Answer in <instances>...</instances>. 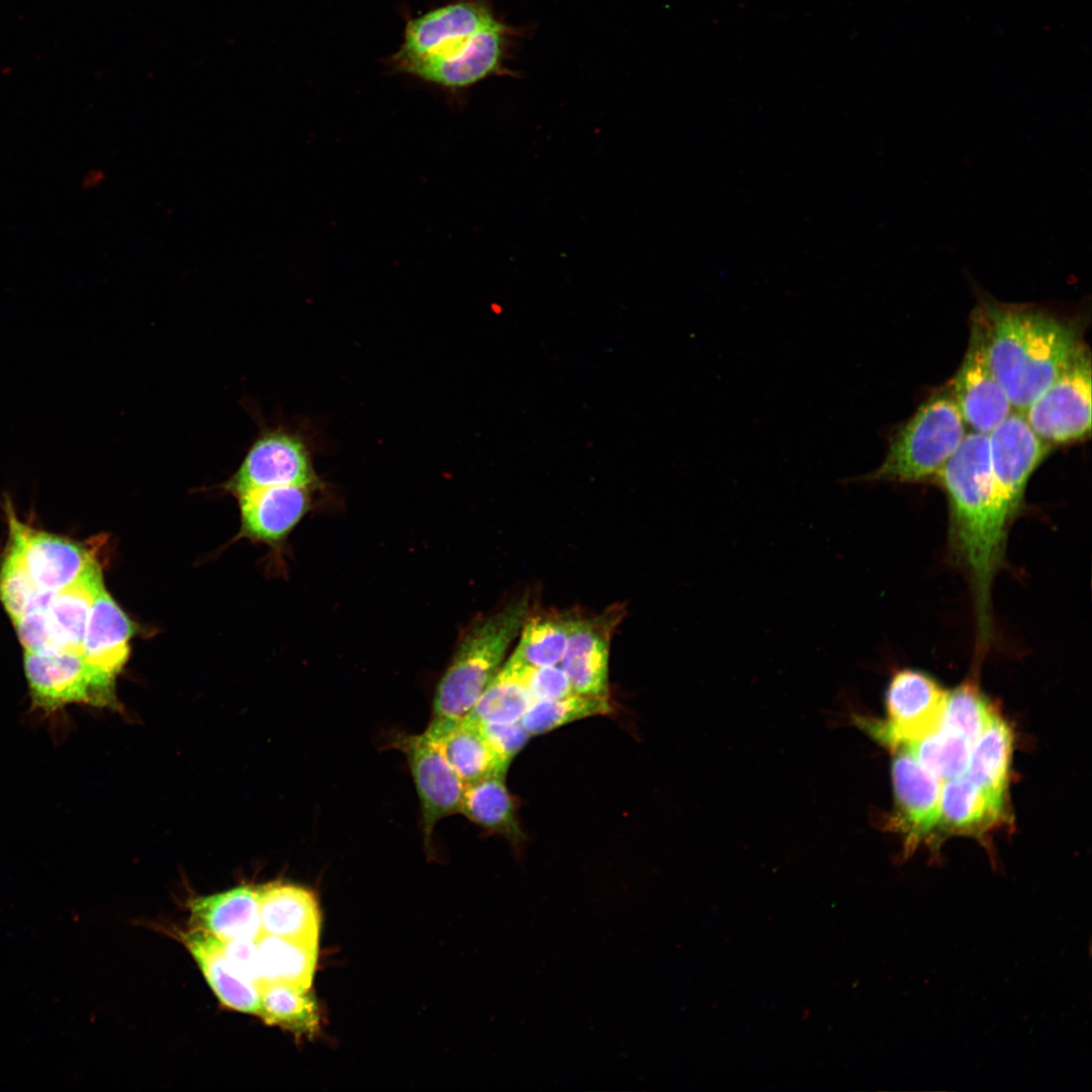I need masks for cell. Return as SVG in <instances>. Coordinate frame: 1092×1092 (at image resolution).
<instances>
[{
	"label": "cell",
	"mask_w": 1092,
	"mask_h": 1092,
	"mask_svg": "<svg viewBox=\"0 0 1092 1092\" xmlns=\"http://www.w3.org/2000/svg\"><path fill=\"white\" fill-rule=\"evenodd\" d=\"M934 478L947 496L949 543L969 576L979 641L986 644L992 624L991 586L1002 563L1008 531L994 502L989 434L966 433Z\"/></svg>",
	"instance_id": "cell-1"
},
{
	"label": "cell",
	"mask_w": 1092,
	"mask_h": 1092,
	"mask_svg": "<svg viewBox=\"0 0 1092 1092\" xmlns=\"http://www.w3.org/2000/svg\"><path fill=\"white\" fill-rule=\"evenodd\" d=\"M990 367L1012 407L1024 412L1081 343L1076 329L1041 309L986 300L978 308Z\"/></svg>",
	"instance_id": "cell-2"
},
{
	"label": "cell",
	"mask_w": 1092,
	"mask_h": 1092,
	"mask_svg": "<svg viewBox=\"0 0 1092 1092\" xmlns=\"http://www.w3.org/2000/svg\"><path fill=\"white\" fill-rule=\"evenodd\" d=\"M529 611V598L525 595L483 618L466 633L437 686L425 732L437 738L470 712L502 667Z\"/></svg>",
	"instance_id": "cell-3"
},
{
	"label": "cell",
	"mask_w": 1092,
	"mask_h": 1092,
	"mask_svg": "<svg viewBox=\"0 0 1092 1092\" xmlns=\"http://www.w3.org/2000/svg\"><path fill=\"white\" fill-rule=\"evenodd\" d=\"M966 426L949 390L936 393L891 438L882 464L856 480L917 482L934 478L964 439Z\"/></svg>",
	"instance_id": "cell-4"
},
{
	"label": "cell",
	"mask_w": 1092,
	"mask_h": 1092,
	"mask_svg": "<svg viewBox=\"0 0 1092 1092\" xmlns=\"http://www.w3.org/2000/svg\"><path fill=\"white\" fill-rule=\"evenodd\" d=\"M24 670L31 706L46 714L56 713L71 704L119 709L115 678L91 667L81 652L24 651Z\"/></svg>",
	"instance_id": "cell-5"
},
{
	"label": "cell",
	"mask_w": 1092,
	"mask_h": 1092,
	"mask_svg": "<svg viewBox=\"0 0 1092 1092\" xmlns=\"http://www.w3.org/2000/svg\"><path fill=\"white\" fill-rule=\"evenodd\" d=\"M1046 444L1081 440L1091 430V358L1080 343L1051 385L1022 412Z\"/></svg>",
	"instance_id": "cell-6"
},
{
	"label": "cell",
	"mask_w": 1092,
	"mask_h": 1092,
	"mask_svg": "<svg viewBox=\"0 0 1092 1092\" xmlns=\"http://www.w3.org/2000/svg\"><path fill=\"white\" fill-rule=\"evenodd\" d=\"M947 695L928 674L901 669L894 673L886 692V721L859 717L855 721L875 739L898 749L940 728Z\"/></svg>",
	"instance_id": "cell-7"
},
{
	"label": "cell",
	"mask_w": 1092,
	"mask_h": 1092,
	"mask_svg": "<svg viewBox=\"0 0 1092 1092\" xmlns=\"http://www.w3.org/2000/svg\"><path fill=\"white\" fill-rule=\"evenodd\" d=\"M491 10L477 0H458L407 21L403 41L391 66L442 61L461 53L478 33L502 27Z\"/></svg>",
	"instance_id": "cell-8"
},
{
	"label": "cell",
	"mask_w": 1092,
	"mask_h": 1092,
	"mask_svg": "<svg viewBox=\"0 0 1092 1092\" xmlns=\"http://www.w3.org/2000/svg\"><path fill=\"white\" fill-rule=\"evenodd\" d=\"M1051 449L1030 428L1023 413H1012L989 433L993 495L1008 529L1023 503L1027 481Z\"/></svg>",
	"instance_id": "cell-9"
},
{
	"label": "cell",
	"mask_w": 1092,
	"mask_h": 1092,
	"mask_svg": "<svg viewBox=\"0 0 1092 1092\" xmlns=\"http://www.w3.org/2000/svg\"><path fill=\"white\" fill-rule=\"evenodd\" d=\"M391 745L406 759L420 800L424 841L430 845L437 823L460 813L465 785L427 732L396 734Z\"/></svg>",
	"instance_id": "cell-10"
},
{
	"label": "cell",
	"mask_w": 1092,
	"mask_h": 1092,
	"mask_svg": "<svg viewBox=\"0 0 1092 1092\" xmlns=\"http://www.w3.org/2000/svg\"><path fill=\"white\" fill-rule=\"evenodd\" d=\"M313 479L308 451L301 438L284 429L269 428L259 433L222 487L238 496L272 486H309Z\"/></svg>",
	"instance_id": "cell-11"
},
{
	"label": "cell",
	"mask_w": 1092,
	"mask_h": 1092,
	"mask_svg": "<svg viewBox=\"0 0 1092 1092\" xmlns=\"http://www.w3.org/2000/svg\"><path fill=\"white\" fill-rule=\"evenodd\" d=\"M948 390L966 425L975 432L989 434L1014 411L990 367L978 309L968 350Z\"/></svg>",
	"instance_id": "cell-12"
},
{
	"label": "cell",
	"mask_w": 1092,
	"mask_h": 1092,
	"mask_svg": "<svg viewBox=\"0 0 1092 1092\" xmlns=\"http://www.w3.org/2000/svg\"><path fill=\"white\" fill-rule=\"evenodd\" d=\"M9 549L42 590L57 592L77 579L96 561L92 549L66 538L34 530L8 509Z\"/></svg>",
	"instance_id": "cell-13"
},
{
	"label": "cell",
	"mask_w": 1092,
	"mask_h": 1092,
	"mask_svg": "<svg viewBox=\"0 0 1092 1092\" xmlns=\"http://www.w3.org/2000/svg\"><path fill=\"white\" fill-rule=\"evenodd\" d=\"M623 617L618 605L590 618L574 615L560 666L575 694L608 696L610 643Z\"/></svg>",
	"instance_id": "cell-14"
},
{
	"label": "cell",
	"mask_w": 1092,
	"mask_h": 1092,
	"mask_svg": "<svg viewBox=\"0 0 1092 1092\" xmlns=\"http://www.w3.org/2000/svg\"><path fill=\"white\" fill-rule=\"evenodd\" d=\"M505 26L475 35L458 55L442 61L416 62L395 70L451 94L460 93L500 69Z\"/></svg>",
	"instance_id": "cell-15"
},
{
	"label": "cell",
	"mask_w": 1092,
	"mask_h": 1092,
	"mask_svg": "<svg viewBox=\"0 0 1092 1092\" xmlns=\"http://www.w3.org/2000/svg\"><path fill=\"white\" fill-rule=\"evenodd\" d=\"M241 513V534L272 543L281 540L299 522L309 506L307 485H280L236 496Z\"/></svg>",
	"instance_id": "cell-16"
},
{
	"label": "cell",
	"mask_w": 1092,
	"mask_h": 1092,
	"mask_svg": "<svg viewBox=\"0 0 1092 1092\" xmlns=\"http://www.w3.org/2000/svg\"><path fill=\"white\" fill-rule=\"evenodd\" d=\"M192 928L221 941L257 939L261 934L259 886L242 885L189 902Z\"/></svg>",
	"instance_id": "cell-17"
},
{
	"label": "cell",
	"mask_w": 1092,
	"mask_h": 1092,
	"mask_svg": "<svg viewBox=\"0 0 1092 1092\" xmlns=\"http://www.w3.org/2000/svg\"><path fill=\"white\" fill-rule=\"evenodd\" d=\"M133 631L131 621L102 586L91 608L81 654L91 667L115 678L128 659Z\"/></svg>",
	"instance_id": "cell-18"
},
{
	"label": "cell",
	"mask_w": 1092,
	"mask_h": 1092,
	"mask_svg": "<svg viewBox=\"0 0 1092 1092\" xmlns=\"http://www.w3.org/2000/svg\"><path fill=\"white\" fill-rule=\"evenodd\" d=\"M261 933L317 944L320 911L313 894L296 885L259 886Z\"/></svg>",
	"instance_id": "cell-19"
},
{
	"label": "cell",
	"mask_w": 1092,
	"mask_h": 1092,
	"mask_svg": "<svg viewBox=\"0 0 1092 1092\" xmlns=\"http://www.w3.org/2000/svg\"><path fill=\"white\" fill-rule=\"evenodd\" d=\"M180 938L222 1005L239 1012L259 1014L260 989L234 970L221 940L196 928L181 932Z\"/></svg>",
	"instance_id": "cell-20"
},
{
	"label": "cell",
	"mask_w": 1092,
	"mask_h": 1092,
	"mask_svg": "<svg viewBox=\"0 0 1092 1092\" xmlns=\"http://www.w3.org/2000/svg\"><path fill=\"white\" fill-rule=\"evenodd\" d=\"M896 750L892 780L898 813L911 835H922L938 824L941 781L907 750Z\"/></svg>",
	"instance_id": "cell-21"
},
{
	"label": "cell",
	"mask_w": 1092,
	"mask_h": 1092,
	"mask_svg": "<svg viewBox=\"0 0 1092 1092\" xmlns=\"http://www.w3.org/2000/svg\"><path fill=\"white\" fill-rule=\"evenodd\" d=\"M102 586V572L96 562L74 583L52 595L46 614L60 651L81 652L91 608Z\"/></svg>",
	"instance_id": "cell-22"
},
{
	"label": "cell",
	"mask_w": 1092,
	"mask_h": 1092,
	"mask_svg": "<svg viewBox=\"0 0 1092 1092\" xmlns=\"http://www.w3.org/2000/svg\"><path fill=\"white\" fill-rule=\"evenodd\" d=\"M1004 812V800L987 793L967 776L941 786L937 825L962 833H977L994 825Z\"/></svg>",
	"instance_id": "cell-23"
},
{
	"label": "cell",
	"mask_w": 1092,
	"mask_h": 1092,
	"mask_svg": "<svg viewBox=\"0 0 1092 1092\" xmlns=\"http://www.w3.org/2000/svg\"><path fill=\"white\" fill-rule=\"evenodd\" d=\"M256 944L263 985L280 983L309 990L316 966L317 944L263 933L256 939Z\"/></svg>",
	"instance_id": "cell-24"
},
{
	"label": "cell",
	"mask_w": 1092,
	"mask_h": 1092,
	"mask_svg": "<svg viewBox=\"0 0 1092 1092\" xmlns=\"http://www.w3.org/2000/svg\"><path fill=\"white\" fill-rule=\"evenodd\" d=\"M505 777L492 775L465 786L460 813L480 827L517 843L523 838V832Z\"/></svg>",
	"instance_id": "cell-25"
},
{
	"label": "cell",
	"mask_w": 1092,
	"mask_h": 1092,
	"mask_svg": "<svg viewBox=\"0 0 1092 1092\" xmlns=\"http://www.w3.org/2000/svg\"><path fill=\"white\" fill-rule=\"evenodd\" d=\"M434 739L465 786L492 775L506 776L480 726L468 718Z\"/></svg>",
	"instance_id": "cell-26"
},
{
	"label": "cell",
	"mask_w": 1092,
	"mask_h": 1092,
	"mask_svg": "<svg viewBox=\"0 0 1092 1092\" xmlns=\"http://www.w3.org/2000/svg\"><path fill=\"white\" fill-rule=\"evenodd\" d=\"M1011 747L1010 729L995 715L972 745L967 778L987 793L1004 800Z\"/></svg>",
	"instance_id": "cell-27"
},
{
	"label": "cell",
	"mask_w": 1092,
	"mask_h": 1092,
	"mask_svg": "<svg viewBox=\"0 0 1092 1092\" xmlns=\"http://www.w3.org/2000/svg\"><path fill=\"white\" fill-rule=\"evenodd\" d=\"M573 617L567 614L528 616L520 631L518 646L509 659L528 667L559 664Z\"/></svg>",
	"instance_id": "cell-28"
},
{
	"label": "cell",
	"mask_w": 1092,
	"mask_h": 1092,
	"mask_svg": "<svg viewBox=\"0 0 1092 1092\" xmlns=\"http://www.w3.org/2000/svg\"><path fill=\"white\" fill-rule=\"evenodd\" d=\"M267 1024L280 1026L298 1036H312L320 1027L317 1004L308 990L280 984L260 988L259 1014Z\"/></svg>",
	"instance_id": "cell-29"
},
{
	"label": "cell",
	"mask_w": 1092,
	"mask_h": 1092,
	"mask_svg": "<svg viewBox=\"0 0 1092 1092\" xmlns=\"http://www.w3.org/2000/svg\"><path fill=\"white\" fill-rule=\"evenodd\" d=\"M533 703L519 667L508 659L465 717L477 724L521 721Z\"/></svg>",
	"instance_id": "cell-30"
},
{
	"label": "cell",
	"mask_w": 1092,
	"mask_h": 1092,
	"mask_svg": "<svg viewBox=\"0 0 1092 1092\" xmlns=\"http://www.w3.org/2000/svg\"><path fill=\"white\" fill-rule=\"evenodd\" d=\"M972 745L964 736L941 724L934 733L901 748L944 782L966 774Z\"/></svg>",
	"instance_id": "cell-31"
},
{
	"label": "cell",
	"mask_w": 1092,
	"mask_h": 1092,
	"mask_svg": "<svg viewBox=\"0 0 1092 1092\" xmlns=\"http://www.w3.org/2000/svg\"><path fill=\"white\" fill-rule=\"evenodd\" d=\"M614 709L608 696L573 694L535 702L521 719L530 736L539 735L587 717L608 715Z\"/></svg>",
	"instance_id": "cell-32"
},
{
	"label": "cell",
	"mask_w": 1092,
	"mask_h": 1092,
	"mask_svg": "<svg viewBox=\"0 0 1092 1092\" xmlns=\"http://www.w3.org/2000/svg\"><path fill=\"white\" fill-rule=\"evenodd\" d=\"M53 594L36 586L17 555L8 548L0 566V602L12 622L29 611L47 608Z\"/></svg>",
	"instance_id": "cell-33"
},
{
	"label": "cell",
	"mask_w": 1092,
	"mask_h": 1092,
	"mask_svg": "<svg viewBox=\"0 0 1092 1092\" xmlns=\"http://www.w3.org/2000/svg\"><path fill=\"white\" fill-rule=\"evenodd\" d=\"M994 716V711L978 688L966 682L948 692L942 725L973 744Z\"/></svg>",
	"instance_id": "cell-34"
},
{
	"label": "cell",
	"mask_w": 1092,
	"mask_h": 1092,
	"mask_svg": "<svg viewBox=\"0 0 1092 1092\" xmlns=\"http://www.w3.org/2000/svg\"><path fill=\"white\" fill-rule=\"evenodd\" d=\"M517 666L520 669L521 679L534 703L575 694L568 676L558 664L539 667Z\"/></svg>",
	"instance_id": "cell-35"
},
{
	"label": "cell",
	"mask_w": 1092,
	"mask_h": 1092,
	"mask_svg": "<svg viewBox=\"0 0 1092 1092\" xmlns=\"http://www.w3.org/2000/svg\"><path fill=\"white\" fill-rule=\"evenodd\" d=\"M478 725L502 767L507 771L512 759L527 743L530 734L521 721Z\"/></svg>",
	"instance_id": "cell-36"
},
{
	"label": "cell",
	"mask_w": 1092,
	"mask_h": 1092,
	"mask_svg": "<svg viewBox=\"0 0 1092 1092\" xmlns=\"http://www.w3.org/2000/svg\"><path fill=\"white\" fill-rule=\"evenodd\" d=\"M14 625L25 651L35 653L60 651L49 626L46 608L29 611L14 622Z\"/></svg>",
	"instance_id": "cell-37"
},
{
	"label": "cell",
	"mask_w": 1092,
	"mask_h": 1092,
	"mask_svg": "<svg viewBox=\"0 0 1092 1092\" xmlns=\"http://www.w3.org/2000/svg\"><path fill=\"white\" fill-rule=\"evenodd\" d=\"M224 954L234 970L259 989L263 985L256 939L238 938L222 941Z\"/></svg>",
	"instance_id": "cell-38"
}]
</instances>
